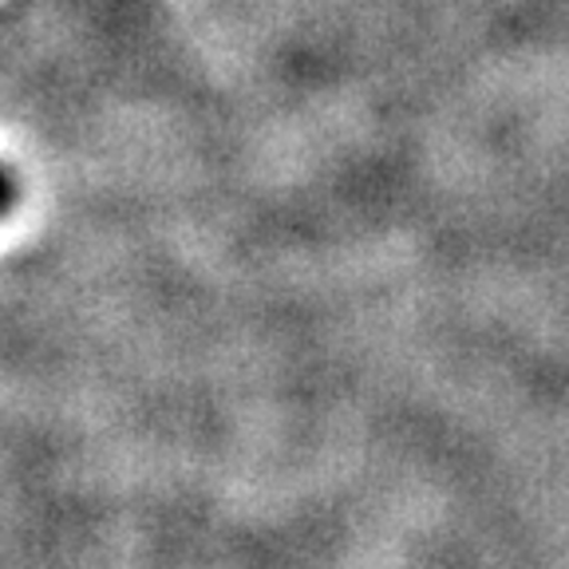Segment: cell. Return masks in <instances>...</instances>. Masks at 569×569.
Returning a JSON list of instances; mask_svg holds the SVG:
<instances>
[{"instance_id": "6da1fadb", "label": "cell", "mask_w": 569, "mask_h": 569, "mask_svg": "<svg viewBox=\"0 0 569 569\" xmlns=\"http://www.w3.org/2000/svg\"><path fill=\"white\" fill-rule=\"evenodd\" d=\"M12 202H17V187H12V178L0 170V213L9 210Z\"/></svg>"}]
</instances>
